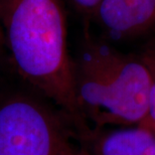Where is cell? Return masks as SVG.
Returning <instances> with one entry per match:
<instances>
[{
	"label": "cell",
	"instance_id": "cell-1",
	"mask_svg": "<svg viewBox=\"0 0 155 155\" xmlns=\"http://www.w3.org/2000/svg\"><path fill=\"white\" fill-rule=\"evenodd\" d=\"M0 30L19 76L60 108L76 138L88 132L76 100L64 0H0Z\"/></svg>",
	"mask_w": 155,
	"mask_h": 155
},
{
	"label": "cell",
	"instance_id": "cell-2",
	"mask_svg": "<svg viewBox=\"0 0 155 155\" xmlns=\"http://www.w3.org/2000/svg\"><path fill=\"white\" fill-rule=\"evenodd\" d=\"M79 110L93 129L141 125L147 116L150 75L140 54L123 52L84 25L73 57Z\"/></svg>",
	"mask_w": 155,
	"mask_h": 155
},
{
	"label": "cell",
	"instance_id": "cell-3",
	"mask_svg": "<svg viewBox=\"0 0 155 155\" xmlns=\"http://www.w3.org/2000/svg\"><path fill=\"white\" fill-rule=\"evenodd\" d=\"M72 125L63 113L25 95L0 104V155H72Z\"/></svg>",
	"mask_w": 155,
	"mask_h": 155
},
{
	"label": "cell",
	"instance_id": "cell-4",
	"mask_svg": "<svg viewBox=\"0 0 155 155\" xmlns=\"http://www.w3.org/2000/svg\"><path fill=\"white\" fill-rule=\"evenodd\" d=\"M93 22L105 39L140 38L155 29V0H101Z\"/></svg>",
	"mask_w": 155,
	"mask_h": 155
},
{
	"label": "cell",
	"instance_id": "cell-5",
	"mask_svg": "<svg viewBox=\"0 0 155 155\" xmlns=\"http://www.w3.org/2000/svg\"><path fill=\"white\" fill-rule=\"evenodd\" d=\"M77 139L92 155H155V133L141 125L91 128Z\"/></svg>",
	"mask_w": 155,
	"mask_h": 155
},
{
	"label": "cell",
	"instance_id": "cell-6",
	"mask_svg": "<svg viewBox=\"0 0 155 155\" xmlns=\"http://www.w3.org/2000/svg\"><path fill=\"white\" fill-rule=\"evenodd\" d=\"M139 54L146 64L150 75L148 112L141 126L155 133V39L147 42L144 48L139 51Z\"/></svg>",
	"mask_w": 155,
	"mask_h": 155
},
{
	"label": "cell",
	"instance_id": "cell-7",
	"mask_svg": "<svg viewBox=\"0 0 155 155\" xmlns=\"http://www.w3.org/2000/svg\"><path fill=\"white\" fill-rule=\"evenodd\" d=\"M64 1L82 18L84 25H90L101 0H64Z\"/></svg>",
	"mask_w": 155,
	"mask_h": 155
},
{
	"label": "cell",
	"instance_id": "cell-8",
	"mask_svg": "<svg viewBox=\"0 0 155 155\" xmlns=\"http://www.w3.org/2000/svg\"><path fill=\"white\" fill-rule=\"evenodd\" d=\"M72 155H92V154L90 153L84 146H82V145H79V146L75 147V149H74Z\"/></svg>",
	"mask_w": 155,
	"mask_h": 155
},
{
	"label": "cell",
	"instance_id": "cell-9",
	"mask_svg": "<svg viewBox=\"0 0 155 155\" xmlns=\"http://www.w3.org/2000/svg\"><path fill=\"white\" fill-rule=\"evenodd\" d=\"M4 45V43H3V38H2V33H1V30H0V52H1V48L2 46Z\"/></svg>",
	"mask_w": 155,
	"mask_h": 155
}]
</instances>
